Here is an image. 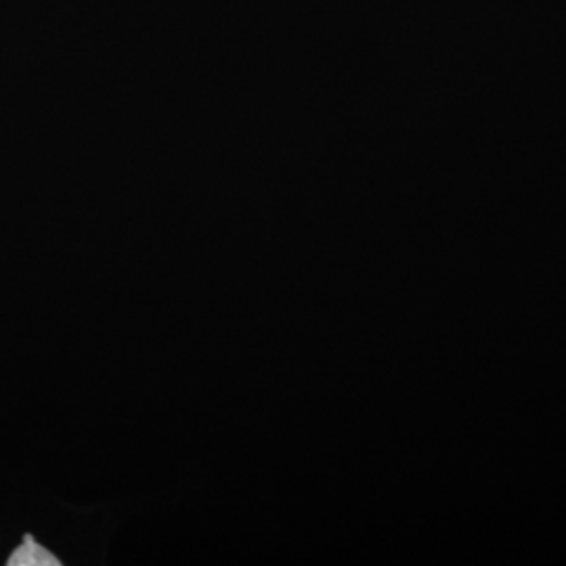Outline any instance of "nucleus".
Returning <instances> with one entry per match:
<instances>
[{
  "instance_id": "obj_1",
  "label": "nucleus",
  "mask_w": 566,
  "mask_h": 566,
  "mask_svg": "<svg viewBox=\"0 0 566 566\" xmlns=\"http://www.w3.org/2000/svg\"><path fill=\"white\" fill-rule=\"evenodd\" d=\"M7 565H60V560L49 549H44L39 542H34L32 535H28L11 554Z\"/></svg>"
}]
</instances>
